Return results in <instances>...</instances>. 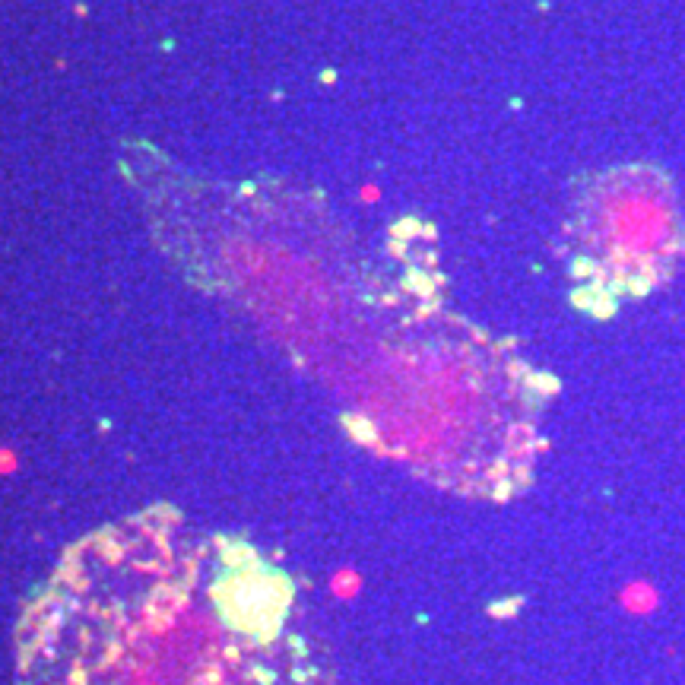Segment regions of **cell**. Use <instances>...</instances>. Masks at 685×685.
Here are the masks:
<instances>
[{"instance_id": "1", "label": "cell", "mask_w": 685, "mask_h": 685, "mask_svg": "<svg viewBox=\"0 0 685 685\" xmlns=\"http://www.w3.org/2000/svg\"><path fill=\"white\" fill-rule=\"evenodd\" d=\"M38 685H343L289 568L149 508L89 533L38 606Z\"/></svg>"}]
</instances>
